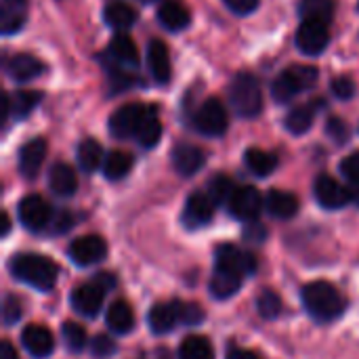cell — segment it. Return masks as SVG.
I'll use <instances>...</instances> for the list:
<instances>
[{
  "mask_svg": "<svg viewBox=\"0 0 359 359\" xmlns=\"http://www.w3.org/2000/svg\"><path fill=\"white\" fill-rule=\"evenodd\" d=\"M351 200H353L355 204H359V185L358 187H351Z\"/></svg>",
  "mask_w": 359,
  "mask_h": 359,
  "instance_id": "cell-52",
  "label": "cell"
},
{
  "mask_svg": "<svg viewBox=\"0 0 359 359\" xmlns=\"http://www.w3.org/2000/svg\"><path fill=\"white\" fill-rule=\"evenodd\" d=\"M21 343H23L25 351L36 359L48 358L55 351V339H53L50 330L40 324H32V326L23 328Z\"/></svg>",
  "mask_w": 359,
  "mask_h": 359,
  "instance_id": "cell-15",
  "label": "cell"
},
{
  "mask_svg": "<svg viewBox=\"0 0 359 359\" xmlns=\"http://www.w3.org/2000/svg\"><path fill=\"white\" fill-rule=\"evenodd\" d=\"M107 53H109V57L114 59V63L120 65V67H137V63H139L137 44H135V40H133L128 34L118 32V34L111 38Z\"/></svg>",
  "mask_w": 359,
  "mask_h": 359,
  "instance_id": "cell-23",
  "label": "cell"
},
{
  "mask_svg": "<svg viewBox=\"0 0 359 359\" xmlns=\"http://www.w3.org/2000/svg\"><path fill=\"white\" fill-rule=\"evenodd\" d=\"M206 162V156L200 147L189 143H179L172 149V166L181 177H194Z\"/></svg>",
  "mask_w": 359,
  "mask_h": 359,
  "instance_id": "cell-21",
  "label": "cell"
},
{
  "mask_svg": "<svg viewBox=\"0 0 359 359\" xmlns=\"http://www.w3.org/2000/svg\"><path fill=\"white\" fill-rule=\"evenodd\" d=\"M53 223L57 225V229H55V231H59V233H61V231H67V229L72 227V217H69L67 212H61Z\"/></svg>",
  "mask_w": 359,
  "mask_h": 359,
  "instance_id": "cell-49",
  "label": "cell"
},
{
  "mask_svg": "<svg viewBox=\"0 0 359 359\" xmlns=\"http://www.w3.org/2000/svg\"><path fill=\"white\" fill-rule=\"evenodd\" d=\"M27 0H2V17H0V32L11 36L19 32L25 23Z\"/></svg>",
  "mask_w": 359,
  "mask_h": 359,
  "instance_id": "cell-26",
  "label": "cell"
},
{
  "mask_svg": "<svg viewBox=\"0 0 359 359\" xmlns=\"http://www.w3.org/2000/svg\"><path fill=\"white\" fill-rule=\"evenodd\" d=\"M101 160H105V158H103V147L99 141L84 139L78 145V164L84 172H95L101 166Z\"/></svg>",
  "mask_w": 359,
  "mask_h": 359,
  "instance_id": "cell-33",
  "label": "cell"
},
{
  "mask_svg": "<svg viewBox=\"0 0 359 359\" xmlns=\"http://www.w3.org/2000/svg\"><path fill=\"white\" fill-rule=\"evenodd\" d=\"M61 337H63L65 347H67L72 353L84 351V347H86V330H84L82 326H78V324H74V322H65V324L61 326Z\"/></svg>",
  "mask_w": 359,
  "mask_h": 359,
  "instance_id": "cell-38",
  "label": "cell"
},
{
  "mask_svg": "<svg viewBox=\"0 0 359 359\" xmlns=\"http://www.w3.org/2000/svg\"><path fill=\"white\" fill-rule=\"evenodd\" d=\"M299 198L290 191L271 189L265 198V210L273 219H292L299 212Z\"/></svg>",
  "mask_w": 359,
  "mask_h": 359,
  "instance_id": "cell-24",
  "label": "cell"
},
{
  "mask_svg": "<svg viewBox=\"0 0 359 359\" xmlns=\"http://www.w3.org/2000/svg\"><path fill=\"white\" fill-rule=\"evenodd\" d=\"M181 305L179 301L170 303H158L149 309L147 324L154 334H168L175 330V326L181 322Z\"/></svg>",
  "mask_w": 359,
  "mask_h": 359,
  "instance_id": "cell-14",
  "label": "cell"
},
{
  "mask_svg": "<svg viewBox=\"0 0 359 359\" xmlns=\"http://www.w3.org/2000/svg\"><path fill=\"white\" fill-rule=\"evenodd\" d=\"M320 74L316 67L311 65H292L286 72H282L273 86H271V95L278 103H286L290 101L294 95H299L301 90H307L311 86H316Z\"/></svg>",
  "mask_w": 359,
  "mask_h": 359,
  "instance_id": "cell-4",
  "label": "cell"
},
{
  "mask_svg": "<svg viewBox=\"0 0 359 359\" xmlns=\"http://www.w3.org/2000/svg\"><path fill=\"white\" fill-rule=\"evenodd\" d=\"M244 162H246V168L252 175H257V177H269L278 168V156L276 154H269V151H263L259 147L246 149Z\"/></svg>",
  "mask_w": 359,
  "mask_h": 359,
  "instance_id": "cell-29",
  "label": "cell"
},
{
  "mask_svg": "<svg viewBox=\"0 0 359 359\" xmlns=\"http://www.w3.org/2000/svg\"><path fill=\"white\" fill-rule=\"evenodd\" d=\"M160 137H162V124H160L158 116L147 111V116L143 118V122H141V126L137 130V141H139V145L149 149V147L158 145Z\"/></svg>",
  "mask_w": 359,
  "mask_h": 359,
  "instance_id": "cell-36",
  "label": "cell"
},
{
  "mask_svg": "<svg viewBox=\"0 0 359 359\" xmlns=\"http://www.w3.org/2000/svg\"><path fill=\"white\" fill-rule=\"evenodd\" d=\"M48 187L55 196H61V198L74 196L78 189V177H76L74 168L65 162L53 164L50 172H48Z\"/></svg>",
  "mask_w": 359,
  "mask_h": 359,
  "instance_id": "cell-22",
  "label": "cell"
},
{
  "mask_svg": "<svg viewBox=\"0 0 359 359\" xmlns=\"http://www.w3.org/2000/svg\"><path fill=\"white\" fill-rule=\"evenodd\" d=\"M257 309L265 320H273L282 313V299L273 290H263L257 299Z\"/></svg>",
  "mask_w": 359,
  "mask_h": 359,
  "instance_id": "cell-39",
  "label": "cell"
},
{
  "mask_svg": "<svg viewBox=\"0 0 359 359\" xmlns=\"http://www.w3.org/2000/svg\"><path fill=\"white\" fill-rule=\"evenodd\" d=\"M326 133H328V137H330L334 143H339V145H343V143L349 141V126H347L341 118H330L328 124H326Z\"/></svg>",
  "mask_w": 359,
  "mask_h": 359,
  "instance_id": "cell-44",
  "label": "cell"
},
{
  "mask_svg": "<svg viewBox=\"0 0 359 359\" xmlns=\"http://www.w3.org/2000/svg\"><path fill=\"white\" fill-rule=\"evenodd\" d=\"M8 269L15 280L40 290V292H50L57 284V265L42 257V255H32V252H21L15 255L8 263Z\"/></svg>",
  "mask_w": 359,
  "mask_h": 359,
  "instance_id": "cell-1",
  "label": "cell"
},
{
  "mask_svg": "<svg viewBox=\"0 0 359 359\" xmlns=\"http://www.w3.org/2000/svg\"><path fill=\"white\" fill-rule=\"evenodd\" d=\"M116 343L109 337H95L90 343V353L95 359H107L116 353Z\"/></svg>",
  "mask_w": 359,
  "mask_h": 359,
  "instance_id": "cell-41",
  "label": "cell"
},
{
  "mask_svg": "<svg viewBox=\"0 0 359 359\" xmlns=\"http://www.w3.org/2000/svg\"><path fill=\"white\" fill-rule=\"evenodd\" d=\"M8 231H11V219H8V215H4L2 217V236H8Z\"/></svg>",
  "mask_w": 359,
  "mask_h": 359,
  "instance_id": "cell-51",
  "label": "cell"
},
{
  "mask_svg": "<svg viewBox=\"0 0 359 359\" xmlns=\"http://www.w3.org/2000/svg\"><path fill=\"white\" fill-rule=\"evenodd\" d=\"M105 292L107 288L103 284H99L97 280L84 284V286H78L74 288L72 292V309L78 313V316H84V318H95L101 307H103V301H105Z\"/></svg>",
  "mask_w": 359,
  "mask_h": 359,
  "instance_id": "cell-9",
  "label": "cell"
},
{
  "mask_svg": "<svg viewBox=\"0 0 359 359\" xmlns=\"http://www.w3.org/2000/svg\"><path fill=\"white\" fill-rule=\"evenodd\" d=\"M244 273H240L238 269L225 267V265H215L212 278H210V294L219 301L231 299L240 286H242Z\"/></svg>",
  "mask_w": 359,
  "mask_h": 359,
  "instance_id": "cell-16",
  "label": "cell"
},
{
  "mask_svg": "<svg viewBox=\"0 0 359 359\" xmlns=\"http://www.w3.org/2000/svg\"><path fill=\"white\" fill-rule=\"evenodd\" d=\"M244 238H246L248 242L261 244V242L267 238V231H265V227H263V225H259V223H252V221H250V225H246V229H244Z\"/></svg>",
  "mask_w": 359,
  "mask_h": 359,
  "instance_id": "cell-47",
  "label": "cell"
},
{
  "mask_svg": "<svg viewBox=\"0 0 359 359\" xmlns=\"http://www.w3.org/2000/svg\"><path fill=\"white\" fill-rule=\"evenodd\" d=\"M313 194L320 206H324L326 210H339L345 204L351 202V191L347 187H343L334 177L330 175H320L313 183Z\"/></svg>",
  "mask_w": 359,
  "mask_h": 359,
  "instance_id": "cell-10",
  "label": "cell"
},
{
  "mask_svg": "<svg viewBox=\"0 0 359 359\" xmlns=\"http://www.w3.org/2000/svg\"><path fill=\"white\" fill-rule=\"evenodd\" d=\"M44 158H46V141L40 137L27 141L19 151V172L25 179H36L44 164Z\"/></svg>",
  "mask_w": 359,
  "mask_h": 359,
  "instance_id": "cell-19",
  "label": "cell"
},
{
  "mask_svg": "<svg viewBox=\"0 0 359 359\" xmlns=\"http://www.w3.org/2000/svg\"><path fill=\"white\" fill-rule=\"evenodd\" d=\"M2 320L6 326H13L21 320V303L17 301V297L6 294L4 303H2Z\"/></svg>",
  "mask_w": 359,
  "mask_h": 359,
  "instance_id": "cell-40",
  "label": "cell"
},
{
  "mask_svg": "<svg viewBox=\"0 0 359 359\" xmlns=\"http://www.w3.org/2000/svg\"><path fill=\"white\" fill-rule=\"evenodd\" d=\"M215 257H217L215 259V265H225V267L238 269L244 276H250V273L257 271V259L250 252H246V250H242V248H238L233 244L219 246Z\"/></svg>",
  "mask_w": 359,
  "mask_h": 359,
  "instance_id": "cell-20",
  "label": "cell"
},
{
  "mask_svg": "<svg viewBox=\"0 0 359 359\" xmlns=\"http://www.w3.org/2000/svg\"><path fill=\"white\" fill-rule=\"evenodd\" d=\"M236 189L238 187L233 185V181L227 175H215L210 179V183H208V191L206 194L210 196V200L217 206V204H229V200L233 198Z\"/></svg>",
  "mask_w": 359,
  "mask_h": 359,
  "instance_id": "cell-37",
  "label": "cell"
},
{
  "mask_svg": "<svg viewBox=\"0 0 359 359\" xmlns=\"http://www.w3.org/2000/svg\"><path fill=\"white\" fill-rule=\"evenodd\" d=\"M341 172L343 177L351 183V187L359 185V151L349 154L343 162H341Z\"/></svg>",
  "mask_w": 359,
  "mask_h": 359,
  "instance_id": "cell-42",
  "label": "cell"
},
{
  "mask_svg": "<svg viewBox=\"0 0 359 359\" xmlns=\"http://www.w3.org/2000/svg\"><path fill=\"white\" fill-rule=\"evenodd\" d=\"M147 67H149L151 78H154L158 84L168 82L170 76H172L168 46H166L162 40H158V38L149 40V44H147Z\"/></svg>",
  "mask_w": 359,
  "mask_h": 359,
  "instance_id": "cell-17",
  "label": "cell"
},
{
  "mask_svg": "<svg viewBox=\"0 0 359 359\" xmlns=\"http://www.w3.org/2000/svg\"><path fill=\"white\" fill-rule=\"evenodd\" d=\"M212 215H215V202L210 200V196L202 191H194L183 206L181 221L187 229H200L212 221Z\"/></svg>",
  "mask_w": 359,
  "mask_h": 359,
  "instance_id": "cell-12",
  "label": "cell"
},
{
  "mask_svg": "<svg viewBox=\"0 0 359 359\" xmlns=\"http://www.w3.org/2000/svg\"><path fill=\"white\" fill-rule=\"evenodd\" d=\"M294 42H297V48L303 55H309V57L322 55L326 50L328 42H330V34H328L326 23H320V21H303L299 25V29H297Z\"/></svg>",
  "mask_w": 359,
  "mask_h": 359,
  "instance_id": "cell-8",
  "label": "cell"
},
{
  "mask_svg": "<svg viewBox=\"0 0 359 359\" xmlns=\"http://www.w3.org/2000/svg\"><path fill=\"white\" fill-rule=\"evenodd\" d=\"M334 0H301L299 2V15L303 21H320V23H330L334 15Z\"/></svg>",
  "mask_w": 359,
  "mask_h": 359,
  "instance_id": "cell-30",
  "label": "cell"
},
{
  "mask_svg": "<svg viewBox=\"0 0 359 359\" xmlns=\"http://www.w3.org/2000/svg\"><path fill=\"white\" fill-rule=\"evenodd\" d=\"M181 322L185 326H198L200 322H204V311L200 305L196 303H183L181 305Z\"/></svg>",
  "mask_w": 359,
  "mask_h": 359,
  "instance_id": "cell-45",
  "label": "cell"
},
{
  "mask_svg": "<svg viewBox=\"0 0 359 359\" xmlns=\"http://www.w3.org/2000/svg\"><path fill=\"white\" fill-rule=\"evenodd\" d=\"M179 359H215V349L206 337L191 334L183 339L179 347Z\"/></svg>",
  "mask_w": 359,
  "mask_h": 359,
  "instance_id": "cell-32",
  "label": "cell"
},
{
  "mask_svg": "<svg viewBox=\"0 0 359 359\" xmlns=\"http://www.w3.org/2000/svg\"><path fill=\"white\" fill-rule=\"evenodd\" d=\"M227 208H229V215H231V217L250 223V221H255V219L261 215V210L265 208V198L261 196V191H259L257 187L244 185V187H238V189H236V194H233V198L229 200Z\"/></svg>",
  "mask_w": 359,
  "mask_h": 359,
  "instance_id": "cell-7",
  "label": "cell"
},
{
  "mask_svg": "<svg viewBox=\"0 0 359 359\" xmlns=\"http://www.w3.org/2000/svg\"><path fill=\"white\" fill-rule=\"evenodd\" d=\"M40 99H42V93L38 90H17L15 95L6 97L8 111L15 118H25L40 103Z\"/></svg>",
  "mask_w": 359,
  "mask_h": 359,
  "instance_id": "cell-34",
  "label": "cell"
},
{
  "mask_svg": "<svg viewBox=\"0 0 359 359\" xmlns=\"http://www.w3.org/2000/svg\"><path fill=\"white\" fill-rule=\"evenodd\" d=\"M227 359H261L257 353L252 351H246V349H240V347H231L227 351Z\"/></svg>",
  "mask_w": 359,
  "mask_h": 359,
  "instance_id": "cell-48",
  "label": "cell"
},
{
  "mask_svg": "<svg viewBox=\"0 0 359 359\" xmlns=\"http://www.w3.org/2000/svg\"><path fill=\"white\" fill-rule=\"evenodd\" d=\"M303 305L307 313L318 322H334L345 313L347 301L345 297L328 282H311L301 292Z\"/></svg>",
  "mask_w": 359,
  "mask_h": 359,
  "instance_id": "cell-2",
  "label": "cell"
},
{
  "mask_svg": "<svg viewBox=\"0 0 359 359\" xmlns=\"http://www.w3.org/2000/svg\"><path fill=\"white\" fill-rule=\"evenodd\" d=\"M330 88H332L334 97L341 99V101H349V99L355 95V82H353L351 78H347V76L334 78L332 84H330Z\"/></svg>",
  "mask_w": 359,
  "mask_h": 359,
  "instance_id": "cell-43",
  "label": "cell"
},
{
  "mask_svg": "<svg viewBox=\"0 0 359 359\" xmlns=\"http://www.w3.org/2000/svg\"><path fill=\"white\" fill-rule=\"evenodd\" d=\"M103 17H105V23L118 32L122 29H128L135 25L137 21V13L130 4L126 2H109L103 11Z\"/></svg>",
  "mask_w": 359,
  "mask_h": 359,
  "instance_id": "cell-28",
  "label": "cell"
},
{
  "mask_svg": "<svg viewBox=\"0 0 359 359\" xmlns=\"http://www.w3.org/2000/svg\"><path fill=\"white\" fill-rule=\"evenodd\" d=\"M223 2L236 15H250L259 6V0H223Z\"/></svg>",
  "mask_w": 359,
  "mask_h": 359,
  "instance_id": "cell-46",
  "label": "cell"
},
{
  "mask_svg": "<svg viewBox=\"0 0 359 359\" xmlns=\"http://www.w3.org/2000/svg\"><path fill=\"white\" fill-rule=\"evenodd\" d=\"M158 21L162 23V27H166L168 32H181L189 25L191 17L189 11L177 2V0H166L160 8H158Z\"/></svg>",
  "mask_w": 359,
  "mask_h": 359,
  "instance_id": "cell-25",
  "label": "cell"
},
{
  "mask_svg": "<svg viewBox=\"0 0 359 359\" xmlns=\"http://www.w3.org/2000/svg\"><path fill=\"white\" fill-rule=\"evenodd\" d=\"M6 72L15 82H29L42 76L46 72V65L29 53H17L8 59Z\"/></svg>",
  "mask_w": 359,
  "mask_h": 359,
  "instance_id": "cell-18",
  "label": "cell"
},
{
  "mask_svg": "<svg viewBox=\"0 0 359 359\" xmlns=\"http://www.w3.org/2000/svg\"><path fill=\"white\" fill-rule=\"evenodd\" d=\"M194 126L198 133L206 137H221L229 126V118L223 101L217 97L206 99L194 116Z\"/></svg>",
  "mask_w": 359,
  "mask_h": 359,
  "instance_id": "cell-5",
  "label": "cell"
},
{
  "mask_svg": "<svg viewBox=\"0 0 359 359\" xmlns=\"http://www.w3.org/2000/svg\"><path fill=\"white\" fill-rule=\"evenodd\" d=\"M19 221L27 227V229H42L44 225H48V221H53V210L48 206V202L40 196H25L19 202Z\"/></svg>",
  "mask_w": 359,
  "mask_h": 359,
  "instance_id": "cell-13",
  "label": "cell"
},
{
  "mask_svg": "<svg viewBox=\"0 0 359 359\" xmlns=\"http://www.w3.org/2000/svg\"><path fill=\"white\" fill-rule=\"evenodd\" d=\"M313 116H316V109H313L311 105L294 107V109L286 116L284 126H286V130L292 133V135H303V133H307V130L311 128Z\"/></svg>",
  "mask_w": 359,
  "mask_h": 359,
  "instance_id": "cell-35",
  "label": "cell"
},
{
  "mask_svg": "<svg viewBox=\"0 0 359 359\" xmlns=\"http://www.w3.org/2000/svg\"><path fill=\"white\" fill-rule=\"evenodd\" d=\"M143 2H156V0H143Z\"/></svg>",
  "mask_w": 359,
  "mask_h": 359,
  "instance_id": "cell-53",
  "label": "cell"
},
{
  "mask_svg": "<svg viewBox=\"0 0 359 359\" xmlns=\"http://www.w3.org/2000/svg\"><path fill=\"white\" fill-rule=\"evenodd\" d=\"M147 111L149 109L141 103H126V105L118 107L109 118V133L118 139L137 137V130H139L143 118L147 116Z\"/></svg>",
  "mask_w": 359,
  "mask_h": 359,
  "instance_id": "cell-6",
  "label": "cell"
},
{
  "mask_svg": "<svg viewBox=\"0 0 359 359\" xmlns=\"http://www.w3.org/2000/svg\"><path fill=\"white\" fill-rule=\"evenodd\" d=\"M130 168H133V156L128 151H122V149L109 151L103 160V175L109 181L124 179L130 172Z\"/></svg>",
  "mask_w": 359,
  "mask_h": 359,
  "instance_id": "cell-31",
  "label": "cell"
},
{
  "mask_svg": "<svg viewBox=\"0 0 359 359\" xmlns=\"http://www.w3.org/2000/svg\"><path fill=\"white\" fill-rule=\"evenodd\" d=\"M105 322L109 330H114L116 334H128L135 326V313L126 301H116L109 305L105 313Z\"/></svg>",
  "mask_w": 359,
  "mask_h": 359,
  "instance_id": "cell-27",
  "label": "cell"
},
{
  "mask_svg": "<svg viewBox=\"0 0 359 359\" xmlns=\"http://www.w3.org/2000/svg\"><path fill=\"white\" fill-rule=\"evenodd\" d=\"M229 103L242 118H255L263 109V90L250 72H240L229 84Z\"/></svg>",
  "mask_w": 359,
  "mask_h": 359,
  "instance_id": "cell-3",
  "label": "cell"
},
{
  "mask_svg": "<svg viewBox=\"0 0 359 359\" xmlns=\"http://www.w3.org/2000/svg\"><path fill=\"white\" fill-rule=\"evenodd\" d=\"M0 359H19L17 349L8 341H2V345H0Z\"/></svg>",
  "mask_w": 359,
  "mask_h": 359,
  "instance_id": "cell-50",
  "label": "cell"
},
{
  "mask_svg": "<svg viewBox=\"0 0 359 359\" xmlns=\"http://www.w3.org/2000/svg\"><path fill=\"white\" fill-rule=\"evenodd\" d=\"M67 255L69 259L78 265V267H86V265H95L99 261L105 259L107 255V244L103 238L90 233V236H82V238H76L69 248H67Z\"/></svg>",
  "mask_w": 359,
  "mask_h": 359,
  "instance_id": "cell-11",
  "label": "cell"
}]
</instances>
